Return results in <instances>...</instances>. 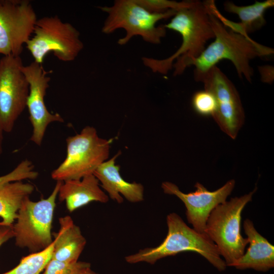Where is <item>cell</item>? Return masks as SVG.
Segmentation results:
<instances>
[{
	"label": "cell",
	"mask_w": 274,
	"mask_h": 274,
	"mask_svg": "<svg viewBox=\"0 0 274 274\" xmlns=\"http://www.w3.org/2000/svg\"><path fill=\"white\" fill-rule=\"evenodd\" d=\"M164 26L166 29L179 33L182 43L173 54L166 58H142L143 64L154 73L165 75L174 68V76L181 75L187 63L198 57L207 42L215 37L205 2L194 1L190 7L177 11L169 22Z\"/></svg>",
	"instance_id": "1"
},
{
	"label": "cell",
	"mask_w": 274,
	"mask_h": 274,
	"mask_svg": "<svg viewBox=\"0 0 274 274\" xmlns=\"http://www.w3.org/2000/svg\"><path fill=\"white\" fill-rule=\"evenodd\" d=\"M205 3L209 13L214 41L197 58L190 60L187 67L193 65L194 80L199 79L220 61L226 59L234 65L241 78L251 82L254 71L250 61L257 57L271 55L273 49L252 40L249 36L236 32L224 26Z\"/></svg>",
	"instance_id": "2"
},
{
	"label": "cell",
	"mask_w": 274,
	"mask_h": 274,
	"mask_svg": "<svg viewBox=\"0 0 274 274\" xmlns=\"http://www.w3.org/2000/svg\"><path fill=\"white\" fill-rule=\"evenodd\" d=\"M167 234L158 246L146 248L125 257L130 264L146 262L151 264L157 260L184 252H193L204 257L219 271H223L226 263L214 243L206 233H199L189 227L175 213L166 216Z\"/></svg>",
	"instance_id": "3"
},
{
	"label": "cell",
	"mask_w": 274,
	"mask_h": 274,
	"mask_svg": "<svg viewBox=\"0 0 274 274\" xmlns=\"http://www.w3.org/2000/svg\"><path fill=\"white\" fill-rule=\"evenodd\" d=\"M107 14L101 31L110 34L118 29H123L125 36L118 41L120 45L126 44L132 38L140 36L143 40L152 44H159L166 34L164 25L157 26L162 19L171 18L177 11L170 10L161 13L147 11L136 0H116L110 6L99 7Z\"/></svg>",
	"instance_id": "4"
},
{
	"label": "cell",
	"mask_w": 274,
	"mask_h": 274,
	"mask_svg": "<svg viewBox=\"0 0 274 274\" xmlns=\"http://www.w3.org/2000/svg\"><path fill=\"white\" fill-rule=\"evenodd\" d=\"M256 190L255 187L248 194L219 204L207 221L204 232L217 246L226 266H231L245 253L248 240L241 232L242 213Z\"/></svg>",
	"instance_id": "5"
},
{
	"label": "cell",
	"mask_w": 274,
	"mask_h": 274,
	"mask_svg": "<svg viewBox=\"0 0 274 274\" xmlns=\"http://www.w3.org/2000/svg\"><path fill=\"white\" fill-rule=\"evenodd\" d=\"M62 182L57 181L47 198L37 201H32L29 196L24 199L12 225L16 246L27 248L31 253H33L45 250L53 243V217Z\"/></svg>",
	"instance_id": "6"
},
{
	"label": "cell",
	"mask_w": 274,
	"mask_h": 274,
	"mask_svg": "<svg viewBox=\"0 0 274 274\" xmlns=\"http://www.w3.org/2000/svg\"><path fill=\"white\" fill-rule=\"evenodd\" d=\"M113 139L98 135L92 126H87L74 136L66 138V155L54 169L51 176L56 181L81 179L93 174L96 168L108 160Z\"/></svg>",
	"instance_id": "7"
},
{
	"label": "cell",
	"mask_w": 274,
	"mask_h": 274,
	"mask_svg": "<svg viewBox=\"0 0 274 274\" xmlns=\"http://www.w3.org/2000/svg\"><path fill=\"white\" fill-rule=\"evenodd\" d=\"M33 34L25 46L34 61L41 64L50 52L61 61H72L84 48L79 31L57 16L38 19Z\"/></svg>",
	"instance_id": "8"
},
{
	"label": "cell",
	"mask_w": 274,
	"mask_h": 274,
	"mask_svg": "<svg viewBox=\"0 0 274 274\" xmlns=\"http://www.w3.org/2000/svg\"><path fill=\"white\" fill-rule=\"evenodd\" d=\"M20 56L0 59V127L10 132L26 107L29 84L22 71Z\"/></svg>",
	"instance_id": "9"
},
{
	"label": "cell",
	"mask_w": 274,
	"mask_h": 274,
	"mask_svg": "<svg viewBox=\"0 0 274 274\" xmlns=\"http://www.w3.org/2000/svg\"><path fill=\"white\" fill-rule=\"evenodd\" d=\"M38 18L29 0H0V55L20 56Z\"/></svg>",
	"instance_id": "10"
},
{
	"label": "cell",
	"mask_w": 274,
	"mask_h": 274,
	"mask_svg": "<svg viewBox=\"0 0 274 274\" xmlns=\"http://www.w3.org/2000/svg\"><path fill=\"white\" fill-rule=\"evenodd\" d=\"M204 90L214 96L217 109L213 117L220 128L231 139H236L245 121V112L238 92L228 78L216 65L198 81Z\"/></svg>",
	"instance_id": "11"
},
{
	"label": "cell",
	"mask_w": 274,
	"mask_h": 274,
	"mask_svg": "<svg viewBox=\"0 0 274 274\" xmlns=\"http://www.w3.org/2000/svg\"><path fill=\"white\" fill-rule=\"evenodd\" d=\"M22 71L29 84L26 107L33 128L30 141L41 146L49 124L64 122L59 114H52L48 110L44 101L51 80L49 75L52 71H46L42 64L33 61L28 65H23Z\"/></svg>",
	"instance_id": "12"
},
{
	"label": "cell",
	"mask_w": 274,
	"mask_h": 274,
	"mask_svg": "<svg viewBox=\"0 0 274 274\" xmlns=\"http://www.w3.org/2000/svg\"><path fill=\"white\" fill-rule=\"evenodd\" d=\"M235 184V180L232 179L217 190L210 191L197 182L194 185L195 191L188 193L182 192L176 184L170 182H163L161 188L165 193L176 195L183 201L189 223L196 231L205 233L206 222L210 213L217 206L226 201Z\"/></svg>",
	"instance_id": "13"
},
{
	"label": "cell",
	"mask_w": 274,
	"mask_h": 274,
	"mask_svg": "<svg viewBox=\"0 0 274 274\" xmlns=\"http://www.w3.org/2000/svg\"><path fill=\"white\" fill-rule=\"evenodd\" d=\"M208 7L214 15L227 28L234 32L249 36L260 29L266 23L264 13L266 10L274 6L273 0L263 2L255 1L248 6H237L232 2L226 1L224 3V10L229 13L236 14L241 22L236 23L225 18L217 9L214 1H207Z\"/></svg>",
	"instance_id": "14"
},
{
	"label": "cell",
	"mask_w": 274,
	"mask_h": 274,
	"mask_svg": "<svg viewBox=\"0 0 274 274\" xmlns=\"http://www.w3.org/2000/svg\"><path fill=\"white\" fill-rule=\"evenodd\" d=\"M121 154L119 151L111 159L101 164L93 175L101 183V187L107 192L110 198L118 203L123 198L131 202H139L144 199V187L141 183L128 182L121 176L120 166L115 164L117 158Z\"/></svg>",
	"instance_id": "15"
},
{
	"label": "cell",
	"mask_w": 274,
	"mask_h": 274,
	"mask_svg": "<svg viewBox=\"0 0 274 274\" xmlns=\"http://www.w3.org/2000/svg\"><path fill=\"white\" fill-rule=\"evenodd\" d=\"M243 226L250 245L246 252L231 266L238 269L250 268L263 272L273 268V246L258 233L250 219L244 221Z\"/></svg>",
	"instance_id": "16"
},
{
	"label": "cell",
	"mask_w": 274,
	"mask_h": 274,
	"mask_svg": "<svg viewBox=\"0 0 274 274\" xmlns=\"http://www.w3.org/2000/svg\"><path fill=\"white\" fill-rule=\"evenodd\" d=\"M60 201L65 202L67 210L73 212L92 201L106 203L109 196L100 188L99 181L93 174L81 179L62 182L58 193Z\"/></svg>",
	"instance_id": "17"
},
{
	"label": "cell",
	"mask_w": 274,
	"mask_h": 274,
	"mask_svg": "<svg viewBox=\"0 0 274 274\" xmlns=\"http://www.w3.org/2000/svg\"><path fill=\"white\" fill-rule=\"evenodd\" d=\"M60 228L53 233L54 247L51 259L72 263L78 261L86 240L80 227L69 216L59 218Z\"/></svg>",
	"instance_id": "18"
},
{
	"label": "cell",
	"mask_w": 274,
	"mask_h": 274,
	"mask_svg": "<svg viewBox=\"0 0 274 274\" xmlns=\"http://www.w3.org/2000/svg\"><path fill=\"white\" fill-rule=\"evenodd\" d=\"M34 191V186L22 181L0 186V226H12L24 199Z\"/></svg>",
	"instance_id": "19"
},
{
	"label": "cell",
	"mask_w": 274,
	"mask_h": 274,
	"mask_svg": "<svg viewBox=\"0 0 274 274\" xmlns=\"http://www.w3.org/2000/svg\"><path fill=\"white\" fill-rule=\"evenodd\" d=\"M54 242L45 250L23 257L12 269L2 274H42L52 258Z\"/></svg>",
	"instance_id": "20"
},
{
	"label": "cell",
	"mask_w": 274,
	"mask_h": 274,
	"mask_svg": "<svg viewBox=\"0 0 274 274\" xmlns=\"http://www.w3.org/2000/svg\"><path fill=\"white\" fill-rule=\"evenodd\" d=\"M34 168V165L30 160L25 159L21 161L11 172L0 176V186L13 182L36 179L39 173Z\"/></svg>",
	"instance_id": "21"
},
{
	"label": "cell",
	"mask_w": 274,
	"mask_h": 274,
	"mask_svg": "<svg viewBox=\"0 0 274 274\" xmlns=\"http://www.w3.org/2000/svg\"><path fill=\"white\" fill-rule=\"evenodd\" d=\"M90 267V263L86 262L78 261L69 263L51 259L43 274H80Z\"/></svg>",
	"instance_id": "22"
},
{
	"label": "cell",
	"mask_w": 274,
	"mask_h": 274,
	"mask_svg": "<svg viewBox=\"0 0 274 274\" xmlns=\"http://www.w3.org/2000/svg\"><path fill=\"white\" fill-rule=\"evenodd\" d=\"M147 11L153 13H161L168 10L178 11L191 6L194 1L177 2L169 0H136Z\"/></svg>",
	"instance_id": "23"
},
{
	"label": "cell",
	"mask_w": 274,
	"mask_h": 274,
	"mask_svg": "<svg viewBox=\"0 0 274 274\" xmlns=\"http://www.w3.org/2000/svg\"><path fill=\"white\" fill-rule=\"evenodd\" d=\"M194 110L202 116H213L217 109V103L213 94L208 90L198 91L192 99Z\"/></svg>",
	"instance_id": "24"
},
{
	"label": "cell",
	"mask_w": 274,
	"mask_h": 274,
	"mask_svg": "<svg viewBox=\"0 0 274 274\" xmlns=\"http://www.w3.org/2000/svg\"><path fill=\"white\" fill-rule=\"evenodd\" d=\"M261 80L263 82L271 83L273 81V67L269 65L259 67Z\"/></svg>",
	"instance_id": "25"
},
{
	"label": "cell",
	"mask_w": 274,
	"mask_h": 274,
	"mask_svg": "<svg viewBox=\"0 0 274 274\" xmlns=\"http://www.w3.org/2000/svg\"><path fill=\"white\" fill-rule=\"evenodd\" d=\"M12 225L0 226V247L9 239L14 237Z\"/></svg>",
	"instance_id": "26"
},
{
	"label": "cell",
	"mask_w": 274,
	"mask_h": 274,
	"mask_svg": "<svg viewBox=\"0 0 274 274\" xmlns=\"http://www.w3.org/2000/svg\"><path fill=\"white\" fill-rule=\"evenodd\" d=\"M3 133L4 131L0 127V155L3 153Z\"/></svg>",
	"instance_id": "27"
},
{
	"label": "cell",
	"mask_w": 274,
	"mask_h": 274,
	"mask_svg": "<svg viewBox=\"0 0 274 274\" xmlns=\"http://www.w3.org/2000/svg\"><path fill=\"white\" fill-rule=\"evenodd\" d=\"M80 274H98L91 269V267L87 268L82 271Z\"/></svg>",
	"instance_id": "28"
}]
</instances>
